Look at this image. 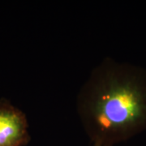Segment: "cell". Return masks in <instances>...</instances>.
<instances>
[{"mask_svg": "<svg viewBox=\"0 0 146 146\" xmlns=\"http://www.w3.org/2000/svg\"><path fill=\"white\" fill-rule=\"evenodd\" d=\"M77 111L94 144L114 146L146 130V69L106 58L77 98Z\"/></svg>", "mask_w": 146, "mask_h": 146, "instance_id": "6da1fadb", "label": "cell"}, {"mask_svg": "<svg viewBox=\"0 0 146 146\" xmlns=\"http://www.w3.org/2000/svg\"><path fill=\"white\" fill-rule=\"evenodd\" d=\"M25 115L8 102H0V146H24L29 141Z\"/></svg>", "mask_w": 146, "mask_h": 146, "instance_id": "7a4b0ae2", "label": "cell"}, {"mask_svg": "<svg viewBox=\"0 0 146 146\" xmlns=\"http://www.w3.org/2000/svg\"><path fill=\"white\" fill-rule=\"evenodd\" d=\"M93 146H110V145H98V144H94Z\"/></svg>", "mask_w": 146, "mask_h": 146, "instance_id": "3957f363", "label": "cell"}]
</instances>
